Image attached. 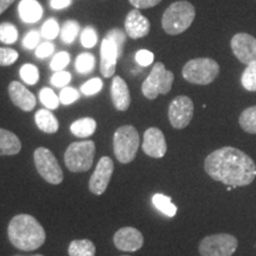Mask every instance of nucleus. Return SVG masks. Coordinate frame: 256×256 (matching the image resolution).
<instances>
[{
    "mask_svg": "<svg viewBox=\"0 0 256 256\" xmlns=\"http://www.w3.org/2000/svg\"><path fill=\"white\" fill-rule=\"evenodd\" d=\"M113 241L119 250L133 252L139 250L144 246V236L138 229L124 226L114 234Z\"/></svg>",
    "mask_w": 256,
    "mask_h": 256,
    "instance_id": "14",
    "label": "nucleus"
},
{
    "mask_svg": "<svg viewBox=\"0 0 256 256\" xmlns=\"http://www.w3.org/2000/svg\"><path fill=\"white\" fill-rule=\"evenodd\" d=\"M18 52L11 48H0V66H10L18 60Z\"/></svg>",
    "mask_w": 256,
    "mask_h": 256,
    "instance_id": "34",
    "label": "nucleus"
},
{
    "mask_svg": "<svg viewBox=\"0 0 256 256\" xmlns=\"http://www.w3.org/2000/svg\"><path fill=\"white\" fill-rule=\"evenodd\" d=\"M113 171V160L110 156H102L98 160L94 174H92L90 180H89V190L94 194H98V196L104 194V191L107 190L108 184H110Z\"/></svg>",
    "mask_w": 256,
    "mask_h": 256,
    "instance_id": "12",
    "label": "nucleus"
},
{
    "mask_svg": "<svg viewBox=\"0 0 256 256\" xmlns=\"http://www.w3.org/2000/svg\"><path fill=\"white\" fill-rule=\"evenodd\" d=\"M18 40V31L14 24H0V42L5 44H14Z\"/></svg>",
    "mask_w": 256,
    "mask_h": 256,
    "instance_id": "29",
    "label": "nucleus"
},
{
    "mask_svg": "<svg viewBox=\"0 0 256 256\" xmlns=\"http://www.w3.org/2000/svg\"><path fill=\"white\" fill-rule=\"evenodd\" d=\"M95 156V142L90 140L70 144L64 153V162L72 172H87L90 170Z\"/></svg>",
    "mask_w": 256,
    "mask_h": 256,
    "instance_id": "7",
    "label": "nucleus"
},
{
    "mask_svg": "<svg viewBox=\"0 0 256 256\" xmlns=\"http://www.w3.org/2000/svg\"><path fill=\"white\" fill-rule=\"evenodd\" d=\"M70 80H72V75H70V72L62 70V72H56L54 74L52 78H51V83H52L55 87L64 88L70 82Z\"/></svg>",
    "mask_w": 256,
    "mask_h": 256,
    "instance_id": "39",
    "label": "nucleus"
},
{
    "mask_svg": "<svg viewBox=\"0 0 256 256\" xmlns=\"http://www.w3.org/2000/svg\"><path fill=\"white\" fill-rule=\"evenodd\" d=\"M22 150V142L14 133L0 128V156H14Z\"/></svg>",
    "mask_w": 256,
    "mask_h": 256,
    "instance_id": "20",
    "label": "nucleus"
},
{
    "mask_svg": "<svg viewBox=\"0 0 256 256\" xmlns=\"http://www.w3.org/2000/svg\"><path fill=\"white\" fill-rule=\"evenodd\" d=\"M139 145V133H138L136 128L130 126V124L121 126L114 133V154L116 156L118 162H121V164H128V162H133L136 159Z\"/></svg>",
    "mask_w": 256,
    "mask_h": 256,
    "instance_id": "4",
    "label": "nucleus"
},
{
    "mask_svg": "<svg viewBox=\"0 0 256 256\" xmlns=\"http://www.w3.org/2000/svg\"><path fill=\"white\" fill-rule=\"evenodd\" d=\"M196 17V8L186 0H179L165 10L162 18L164 31L171 36L183 34L186 31Z\"/></svg>",
    "mask_w": 256,
    "mask_h": 256,
    "instance_id": "3",
    "label": "nucleus"
},
{
    "mask_svg": "<svg viewBox=\"0 0 256 256\" xmlns=\"http://www.w3.org/2000/svg\"><path fill=\"white\" fill-rule=\"evenodd\" d=\"M70 130L78 138H88L96 130V121L92 118H82L72 124Z\"/></svg>",
    "mask_w": 256,
    "mask_h": 256,
    "instance_id": "22",
    "label": "nucleus"
},
{
    "mask_svg": "<svg viewBox=\"0 0 256 256\" xmlns=\"http://www.w3.org/2000/svg\"><path fill=\"white\" fill-rule=\"evenodd\" d=\"M116 46L107 37L104 38L101 43V72L106 78H110L115 74L116 69V62L119 58Z\"/></svg>",
    "mask_w": 256,
    "mask_h": 256,
    "instance_id": "17",
    "label": "nucleus"
},
{
    "mask_svg": "<svg viewBox=\"0 0 256 256\" xmlns=\"http://www.w3.org/2000/svg\"><path fill=\"white\" fill-rule=\"evenodd\" d=\"M142 151L151 158H162L168 152V144L165 136L159 128L151 127L144 134Z\"/></svg>",
    "mask_w": 256,
    "mask_h": 256,
    "instance_id": "13",
    "label": "nucleus"
},
{
    "mask_svg": "<svg viewBox=\"0 0 256 256\" xmlns=\"http://www.w3.org/2000/svg\"><path fill=\"white\" fill-rule=\"evenodd\" d=\"M240 126L246 133L256 134V106L246 108L238 118Z\"/></svg>",
    "mask_w": 256,
    "mask_h": 256,
    "instance_id": "24",
    "label": "nucleus"
},
{
    "mask_svg": "<svg viewBox=\"0 0 256 256\" xmlns=\"http://www.w3.org/2000/svg\"><path fill=\"white\" fill-rule=\"evenodd\" d=\"M34 121H36L37 127L42 132L54 134L58 130L60 124L57 118L48 110H40L34 115Z\"/></svg>",
    "mask_w": 256,
    "mask_h": 256,
    "instance_id": "21",
    "label": "nucleus"
},
{
    "mask_svg": "<svg viewBox=\"0 0 256 256\" xmlns=\"http://www.w3.org/2000/svg\"><path fill=\"white\" fill-rule=\"evenodd\" d=\"M102 87H104V82H102L100 78H94L86 82L81 87V90H82V94L92 96V95L98 94V92H101Z\"/></svg>",
    "mask_w": 256,
    "mask_h": 256,
    "instance_id": "35",
    "label": "nucleus"
},
{
    "mask_svg": "<svg viewBox=\"0 0 256 256\" xmlns=\"http://www.w3.org/2000/svg\"><path fill=\"white\" fill-rule=\"evenodd\" d=\"M183 78L192 84L206 86L212 83L220 74V66L215 60L208 57L194 58L183 66Z\"/></svg>",
    "mask_w": 256,
    "mask_h": 256,
    "instance_id": "5",
    "label": "nucleus"
},
{
    "mask_svg": "<svg viewBox=\"0 0 256 256\" xmlns=\"http://www.w3.org/2000/svg\"><path fill=\"white\" fill-rule=\"evenodd\" d=\"M230 46L236 58L246 66L256 60V38L252 34L244 32L236 34L230 40Z\"/></svg>",
    "mask_w": 256,
    "mask_h": 256,
    "instance_id": "11",
    "label": "nucleus"
},
{
    "mask_svg": "<svg viewBox=\"0 0 256 256\" xmlns=\"http://www.w3.org/2000/svg\"><path fill=\"white\" fill-rule=\"evenodd\" d=\"M34 165L40 177L48 183L58 185L63 180V171L56 156L46 147H38L34 153Z\"/></svg>",
    "mask_w": 256,
    "mask_h": 256,
    "instance_id": "9",
    "label": "nucleus"
},
{
    "mask_svg": "<svg viewBox=\"0 0 256 256\" xmlns=\"http://www.w3.org/2000/svg\"><path fill=\"white\" fill-rule=\"evenodd\" d=\"M112 101L118 110L124 112L130 108V92L127 87V83L120 76H114L112 82Z\"/></svg>",
    "mask_w": 256,
    "mask_h": 256,
    "instance_id": "18",
    "label": "nucleus"
},
{
    "mask_svg": "<svg viewBox=\"0 0 256 256\" xmlns=\"http://www.w3.org/2000/svg\"><path fill=\"white\" fill-rule=\"evenodd\" d=\"M96 248L90 240H74L68 248L69 256H95Z\"/></svg>",
    "mask_w": 256,
    "mask_h": 256,
    "instance_id": "23",
    "label": "nucleus"
},
{
    "mask_svg": "<svg viewBox=\"0 0 256 256\" xmlns=\"http://www.w3.org/2000/svg\"><path fill=\"white\" fill-rule=\"evenodd\" d=\"M70 62V55L66 51H60V52L57 54V55L54 57L50 63V68L54 70V72H62L68 66Z\"/></svg>",
    "mask_w": 256,
    "mask_h": 256,
    "instance_id": "33",
    "label": "nucleus"
},
{
    "mask_svg": "<svg viewBox=\"0 0 256 256\" xmlns=\"http://www.w3.org/2000/svg\"><path fill=\"white\" fill-rule=\"evenodd\" d=\"M72 5V0H50V6L55 10L66 8Z\"/></svg>",
    "mask_w": 256,
    "mask_h": 256,
    "instance_id": "44",
    "label": "nucleus"
},
{
    "mask_svg": "<svg viewBox=\"0 0 256 256\" xmlns=\"http://www.w3.org/2000/svg\"><path fill=\"white\" fill-rule=\"evenodd\" d=\"M54 51H55V46H54V44L46 42V43H42L40 46H37L36 56L38 58H46V57L52 55Z\"/></svg>",
    "mask_w": 256,
    "mask_h": 256,
    "instance_id": "42",
    "label": "nucleus"
},
{
    "mask_svg": "<svg viewBox=\"0 0 256 256\" xmlns=\"http://www.w3.org/2000/svg\"><path fill=\"white\" fill-rule=\"evenodd\" d=\"M78 98H80L78 92L76 90V89L70 88V87H64L60 94V104L66 106L74 104L76 100H78Z\"/></svg>",
    "mask_w": 256,
    "mask_h": 256,
    "instance_id": "38",
    "label": "nucleus"
},
{
    "mask_svg": "<svg viewBox=\"0 0 256 256\" xmlns=\"http://www.w3.org/2000/svg\"><path fill=\"white\" fill-rule=\"evenodd\" d=\"M204 168L214 180L232 188L247 186L256 177L254 160L247 153L230 146L211 152L204 162Z\"/></svg>",
    "mask_w": 256,
    "mask_h": 256,
    "instance_id": "1",
    "label": "nucleus"
},
{
    "mask_svg": "<svg viewBox=\"0 0 256 256\" xmlns=\"http://www.w3.org/2000/svg\"><path fill=\"white\" fill-rule=\"evenodd\" d=\"M238 247V238L230 234H215L204 238L200 243V256H232Z\"/></svg>",
    "mask_w": 256,
    "mask_h": 256,
    "instance_id": "8",
    "label": "nucleus"
},
{
    "mask_svg": "<svg viewBox=\"0 0 256 256\" xmlns=\"http://www.w3.org/2000/svg\"><path fill=\"white\" fill-rule=\"evenodd\" d=\"M174 81V72L166 70L164 64L158 62L153 66L150 75L144 81L142 92L146 98L154 100V98H158V95L168 94L172 89Z\"/></svg>",
    "mask_w": 256,
    "mask_h": 256,
    "instance_id": "6",
    "label": "nucleus"
},
{
    "mask_svg": "<svg viewBox=\"0 0 256 256\" xmlns=\"http://www.w3.org/2000/svg\"><path fill=\"white\" fill-rule=\"evenodd\" d=\"M136 60L142 66H151L154 60V55L150 50H139L136 55Z\"/></svg>",
    "mask_w": 256,
    "mask_h": 256,
    "instance_id": "40",
    "label": "nucleus"
},
{
    "mask_svg": "<svg viewBox=\"0 0 256 256\" xmlns=\"http://www.w3.org/2000/svg\"><path fill=\"white\" fill-rule=\"evenodd\" d=\"M194 106L188 96L179 95L168 106V120L176 130H183L190 124L194 118Z\"/></svg>",
    "mask_w": 256,
    "mask_h": 256,
    "instance_id": "10",
    "label": "nucleus"
},
{
    "mask_svg": "<svg viewBox=\"0 0 256 256\" xmlns=\"http://www.w3.org/2000/svg\"><path fill=\"white\" fill-rule=\"evenodd\" d=\"M8 235L12 246L24 252L36 250L46 242V230L34 216L26 214L10 220Z\"/></svg>",
    "mask_w": 256,
    "mask_h": 256,
    "instance_id": "2",
    "label": "nucleus"
},
{
    "mask_svg": "<svg viewBox=\"0 0 256 256\" xmlns=\"http://www.w3.org/2000/svg\"><path fill=\"white\" fill-rule=\"evenodd\" d=\"M122 256H127V255H122Z\"/></svg>",
    "mask_w": 256,
    "mask_h": 256,
    "instance_id": "47",
    "label": "nucleus"
},
{
    "mask_svg": "<svg viewBox=\"0 0 256 256\" xmlns=\"http://www.w3.org/2000/svg\"><path fill=\"white\" fill-rule=\"evenodd\" d=\"M153 206L168 217H174L177 214V206L171 202V198L162 194H156L152 198Z\"/></svg>",
    "mask_w": 256,
    "mask_h": 256,
    "instance_id": "25",
    "label": "nucleus"
},
{
    "mask_svg": "<svg viewBox=\"0 0 256 256\" xmlns=\"http://www.w3.org/2000/svg\"><path fill=\"white\" fill-rule=\"evenodd\" d=\"M106 37L113 42L114 46H116L118 52H119V56L121 57V55H122L124 43H126V34H124V31L119 30V28H113V30H110L107 34H106Z\"/></svg>",
    "mask_w": 256,
    "mask_h": 256,
    "instance_id": "32",
    "label": "nucleus"
},
{
    "mask_svg": "<svg viewBox=\"0 0 256 256\" xmlns=\"http://www.w3.org/2000/svg\"><path fill=\"white\" fill-rule=\"evenodd\" d=\"M38 42H40V34H38L37 31H30L26 36L24 37L23 46L26 48V49L31 50L37 46Z\"/></svg>",
    "mask_w": 256,
    "mask_h": 256,
    "instance_id": "41",
    "label": "nucleus"
},
{
    "mask_svg": "<svg viewBox=\"0 0 256 256\" xmlns=\"http://www.w3.org/2000/svg\"><path fill=\"white\" fill-rule=\"evenodd\" d=\"M124 30L128 37L138 40L146 37L151 30V23L145 16L142 14L139 8H134L127 14L124 20Z\"/></svg>",
    "mask_w": 256,
    "mask_h": 256,
    "instance_id": "15",
    "label": "nucleus"
},
{
    "mask_svg": "<svg viewBox=\"0 0 256 256\" xmlns=\"http://www.w3.org/2000/svg\"><path fill=\"white\" fill-rule=\"evenodd\" d=\"M81 43L84 48H92L98 43V34L92 26H87L82 31Z\"/></svg>",
    "mask_w": 256,
    "mask_h": 256,
    "instance_id": "37",
    "label": "nucleus"
},
{
    "mask_svg": "<svg viewBox=\"0 0 256 256\" xmlns=\"http://www.w3.org/2000/svg\"><path fill=\"white\" fill-rule=\"evenodd\" d=\"M130 2L136 8H154L162 0H130Z\"/></svg>",
    "mask_w": 256,
    "mask_h": 256,
    "instance_id": "43",
    "label": "nucleus"
},
{
    "mask_svg": "<svg viewBox=\"0 0 256 256\" xmlns=\"http://www.w3.org/2000/svg\"><path fill=\"white\" fill-rule=\"evenodd\" d=\"M242 87L248 92H256V60L246 66L241 76Z\"/></svg>",
    "mask_w": 256,
    "mask_h": 256,
    "instance_id": "26",
    "label": "nucleus"
},
{
    "mask_svg": "<svg viewBox=\"0 0 256 256\" xmlns=\"http://www.w3.org/2000/svg\"><path fill=\"white\" fill-rule=\"evenodd\" d=\"M16 256H22V255H16ZM34 256H43V255H40V254H37V255H34Z\"/></svg>",
    "mask_w": 256,
    "mask_h": 256,
    "instance_id": "46",
    "label": "nucleus"
},
{
    "mask_svg": "<svg viewBox=\"0 0 256 256\" xmlns=\"http://www.w3.org/2000/svg\"><path fill=\"white\" fill-rule=\"evenodd\" d=\"M14 2L16 0H0V14L5 12Z\"/></svg>",
    "mask_w": 256,
    "mask_h": 256,
    "instance_id": "45",
    "label": "nucleus"
},
{
    "mask_svg": "<svg viewBox=\"0 0 256 256\" xmlns=\"http://www.w3.org/2000/svg\"><path fill=\"white\" fill-rule=\"evenodd\" d=\"M40 98L42 104L46 106L48 110H56L60 104V96H57L52 89L50 88L42 89L40 92Z\"/></svg>",
    "mask_w": 256,
    "mask_h": 256,
    "instance_id": "30",
    "label": "nucleus"
},
{
    "mask_svg": "<svg viewBox=\"0 0 256 256\" xmlns=\"http://www.w3.org/2000/svg\"><path fill=\"white\" fill-rule=\"evenodd\" d=\"M18 12L25 23H36L43 16V8L37 0H22L19 2Z\"/></svg>",
    "mask_w": 256,
    "mask_h": 256,
    "instance_id": "19",
    "label": "nucleus"
},
{
    "mask_svg": "<svg viewBox=\"0 0 256 256\" xmlns=\"http://www.w3.org/2000/svg\"><path fill=\"white\" fill-rule=\"evenodd\" d=\"M58 34L60 25L55 19H49V20H46L43 26H42V34H43L46 40H55Z\"/></svg>",
    "mask_w": 256,
    "mask_h": 256,
    "instance_id": "36",
    "label": "nucleus"
},
{
    "mask_svg": "<svg viewBox=\"0 0 256 256\" xmlns=\"http://www.w3.org/2000/svg\"><path fill=\"white\" fill-rule=\"evenodd\" d=\"M95 66V57L92 54L84 52L78 55L76 58V70L80 74H89L94 70Z\"/></svg>",
    "mask_w": 256,
    "mask_h": 256,
    "instance_id": "28",
    "label": "nucleus"
},
{
    "mask_svg": "<svg viewBox=\"0 0 256 256\" xmlns=\"http://www.w3.org/2000/svg\"><path fill=\"white\" fill-rule=\"evenodd\" d=\"M80 32V24L76 20H66L60 30V38L66 44H72Z\"/></svg>",
    "mask_w": 256,
    "mask_h": 256,
    "instance_id": "27",
    "label": "nucleus"
},
{
    "mask_svg": "<svg viewBox=\"0 0 256 256\" xmlns=\"http://www.w3.org/2000/svg\"><path fill=\"white\" fill-rule=\"evenodd\" d=\"M8 95L14 104L24 112H31L36 107V98L24 84L17 81L10 83Z\"/></svg>",
    "mask_w": 256,
    "mask_h": 256,
    "instance_id": "16",
    "label": "nucleus"
},
{
    "mask_svg": "<svg viewBox=\"0 0 256 256\" xmlns=\"http://www.w3.org/2000/svg\"><path fill=\"white\" fill-rule=\"evenodd\" d=\"M20 78L26 84H36L40 80V72H38L37 66H32V64H24L20 68Z\"/></svg>",
    "mask_w": 256,
    "mask_h": 256,
    "instance_id": "31",
    "label": "nucleus"
}]
</instances>
